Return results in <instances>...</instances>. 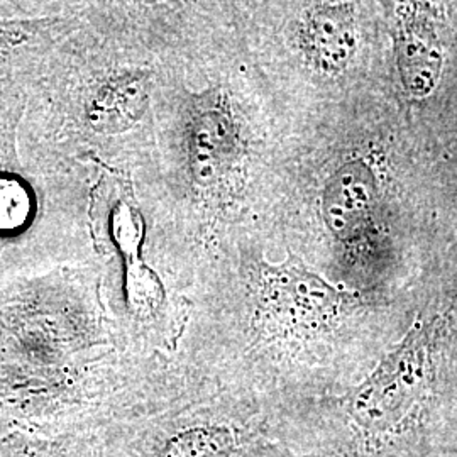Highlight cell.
<instances>
[{"instance_id":"6da1fadb","label":"cell","mask_w":457,"mask_h":457,"mask_svg":"<svg viewBox=\"0 0 457 457\" xmlns=\"http://www.w3.org/2000/svg\"><path fill=\"white\" fill-rule=\"evenodd\" d=\"M307 457H454L457 270L430 279L411 322L349 390L273 425Z\"/></svg>"},{"instance_id":"7a4b0ae2","label":"cell","mask_w":457,"mask_h":457,"mask_svg":"<svg viewBox=\"0 0 457 457\" xmlns=\"http://www.w3.org/2000/svg\"><path fill=\"white\" fill-rule=\"evenodd\" d=\"M362 102L356 129L330 153L315 211L336 285L383 295H417L437 275L424 266V192H436L417 129L400 109Z\"/></svg>"},{"instance_id":"3957f363","label":"cell","mask_w":457,"mask_h":457,"mask_svg":"<svg viewBox=\"0 0 457 457\" xmlns=\"http://www.w3.org/2000/svg\"><path fill=\"white\" fill-rule=\"evenodd\" d=\"M381 4L312 2L303 4L294 24V43L303 63L327 82H347L370 75L375 43L385 26L376 19Z\"/></svg>"},{"instance_id":"277c9868","label":"cell","mask_w":457,"mask_h":457,"mask_svg":"<svg viewBox=\"0 0 457 457\" xmlns=\"http://www.w3.org/2000/svg\"><path fill=\"white\" fill-rule=\"evenodd\" d=\"M385 5L398 98L425 105L441 87L451 41V4L392 2Z\"/></svg>"},{"instance_id":"5b68a950","label":"cell","mask_w":457,"mask_h":457,"mask_svg":"<svg viewBox=\"0 0 457 457\" xmlns=\"http://www.w3.org/2000/svg\"><path fill=\"white\" fill-rule=\"evenodd\" d=\"M243 132L224 104L198 109L188 126V160L202 187H217L237 171L245 158Z\"/></svg>"},{"instance_id":"8992f818","label":"cell","mask_w":457,"mask_h":457,"mask_svg":"<svg viewBox=\"0 0 457 457\" xmlns=\"http://www.w3.org/2000/svg\"><path fill=\"white\" fill-rule=\"evenodd\" d=\"M147 105V82L143 75L124 73L102 83L87 104V120L104 134L128 131Z\"/></svg>"},{"instance_id":"52a82bcc","label":"cell","mask_w":457,"mask_h":457,"mask_svg":"<svg viewBox=\"0 0 457 457\" xmlns=\"http://www.w3.org/2000/svg\"><path fill=\"white\" fill-rule=\"evenodd\" d=\"M447 63L451 66H454L457 70L456 65H453L449 60ZM447 75V73H444ZM451 80L457 82V79L451 77ZM439 88H447L445 94L437 92L439 96H434L430 100H437L436 105L439 109L444 111H451V112H457V87L454 83H449V85H444L441 83ZM428 104V102H427ZM437 128L441 129H436L434 134V139L432 141H427L422 139L420 134V141H422V146H424L425 158H427V163L428 168L432 171V177L434 181L437 185V190L441 194H457V120L453 119H445V120H437L436 122Z\"/></svg>"},{"instance_id":"ba28073f","label":"cell","mask_w":457,"mask_h":457,"mask_svg":"<svg viewBox=\"0 0 457 457\" xmlns=\"http://www.w3.org/2000/svg\"><path fill=\"white\" fill-rule=\"evenodd\" d=\"M243 457H307L288 447L285 442L278 441L277 437L268 436L256 442Z\"/></svg>"},{"instance_id":"9c48e42d","label":"cell","mask_w":457,"mask_h":457,"mask_svg":"<svg viewBox=\"0 0 457 457\" xmlns=\"http://www.w3.org/2000/svg\"><path fill=\"white\" fill-rule=\"evenodd\" d=\"M454 457H457V449H456V454H454Z\"/></svg>"}]
</instances>
